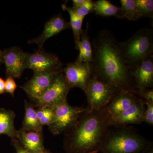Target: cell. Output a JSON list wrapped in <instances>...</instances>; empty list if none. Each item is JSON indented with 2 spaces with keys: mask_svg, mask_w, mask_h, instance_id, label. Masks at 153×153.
<instances>
[{
  "mask_svg": "<svg viewBox=\"0 0 153 153\" xmlns=\"http://www.w3.org/2000/svg\"><path fill=\"white\" fill-rule=\"evenodd\" d=\"M136 7L140 17H153V0H135Z\"/></svg>",
  "mask_w": 153,
  "mask_h": 153,
  "instance_id": "24",
  "label": "cell"
},
{
  "mask_svg": "<svg viewBox=\"0 0 153 153\" xmlns=\"http://www.w3.org/2000/svg\"><path fill=\"white\" fill-rule=\"evenodd\" d=\"M114 127L108 132L100 149L102 153H145L152 144L134 128Z\"/></svg>",
  "mask_w": 153,
  "mask_h": 153,
  "instance_id": "3",
  "label": "cell"
},
{
  "mask_svg": "<svg viewBox=\"0 0 153 153\" xmlns=\"http://www.w3.org/2000/svg\"><path fill=\"white\" fill-rule=\"evenodd\" d=\"M146 108L145 109L144 114L143 122L149 125H153V101H145Z\"/></svg>",
  "mask_w": 153,
  "mask_h": 153,
  "instance_id": "26",
  "label": "cell"
},
{
  "mask_svg": "<svg viewBox=\"0 0 153 153\" xmlns=\"http://www.w3.org/2000/svg\"><path fill=\"white\" fill-rule=\"evenodd\" d=\"M70 89L62 71L57 74L52 85L44 94L35 100L36 104L35 106H53L66 100L67 94Z\"/></svg>",
  "mask_w": 153,
  "mask_h": 153,
  "instance_id": "9",
  "label": "cell"
},
{
  "mask_svg": "<svg viewBox=\"0 0 153 153\" xmlns=\"http://www.w3.org/2000/svg\"><path fill=\"white\" fill-rule=\"evenodd\" d=\"M16 117L13 111L0 108V135H6L11 140L17 139L18 130L14 124Z\"/></svg>",
  "mask_w": 153,
  "mask_h": 153,
  "instance_id": "17",
  "label": "cell"
},
{
  "mask_svg": "<svg viewBox=\"0 0 153 153\" xmlns=\"http://www.w3.org/2000/svg\"><path fill=\"white\" fill-rule=\"evenodd\" d=\"M119 19H126L130 21H136L141 18L138 13L135 0H120Z\"/></svg>",
  "mask_w": 153,
  "mask_h": 153,
  "instance_id": "22",
  "label": "cell"
},
{
  "mask_svg": "<svg viewBox=\"0 0 153 153\" xmlns=\"http://www.w3.org/2000/svg\"><path fill=\"white\" fill-rule=\"evenodd\" d=\"M72 1L73 3V7L72 8L75 9L79 7L81 5H82L85 1V0H73Z\"/></svg>",
  "mask_w": 153,
  "mask_h": 153,
  "instance_id": "30",
  "label": "cell"
},
{
  "mask_svg": "<svg viewBox=\"0 0 153 153\" xmlns=\"http://www.w3.org/2000/svg\"><path fill=\"white\" fill-rule=\"evenodd\" d=\"M68 28H70L69 22L65 21L60 14L56 15L46 22L44 30L39 36L30 40L29 44H37L39 49H42L47 39Z\"/></svg>",
  "mask_w": 153,
  "mask_h": 153,
  "instance_id": "14",
  "label": "cell"
},
{
  "mask_svg": "<svg viewBox=\"0 0 153 153\" xmlns=\"http://www.w3.org/2000/svg\"><path fill=\"white\" fill-rule=\"evenodd\" d=\"M36 107V114L41 125L49 127L55 122V115L52 106L44 105Z\"/></svg>",
  "mask_w": 153,
  "mask_h": 153,
  "instance_id": "23",
  "label": "cell"
},
{
  "mask_svg": "<svg viewBox=\"0 0 153 153\" xmlns=\"http://www.w3.org/2000/svg\"><path fill=\"white\" fill-rule=\"evenodd\" d=\"M88 23L85 30H82L80 36L78 50L79 54L75 62L90 63L92 61V49L90 37L88 36Z\"/></svg>",
  "mask_w": 153,
  "mask_h": 153,
  "instance_id": "19",
  "label": "cell"
},
{
  "mask_svg": "<svg viewBox=\"0 0 153 153\" xmlns=\"http://www.w3.org/2000/svg\"><path fill=\"white\" fill-rule=\"evenodd\" d=\"M17 85L13 77L7 76L5 81V92L10 94L13 97H14L15 91Z\"/></svg>",
  "mask_w": 153,
  "mask_h": 153,
  "instance_id": "27",
  "label": "cell"
},
{
  "mask_svg": "<svg viewBox=\"0 0 153 153\" xmlns=\"http://www.w3.org/2000/svg\"><path fill=\"white\" fill-rule=\"evenodd\" d=\"M105 107L97 110L85 108L75 124L63 133L66 153H97L100 151L111 127L110 117Z\"/></svg>",
  "mask_w": 153,
  "mask_h": 153,
  "instance_id": "2",
  "label": "cell"
},
{
  "mask_svg": "<svg viewBox=\"0 0 153 153\" xmlns=\"http://www.w3.org/2000/svg\"><path fill=\"white\" fill-rule=\"evenodd\" d=\"M62 72L70 89L79 88L86 92L91 78L90 64L84 63H67Z\"/></svg>",
  "mask_w": 153,
  "mask_h": 153,
  "instance_id": "8",
  "label": "cell"
},
{
  "mask_svg": "<svg viewBox=\"0 0 153 153\" xmlns=\"http://www.w3.org/2000/svg\"><path fill=\"white\" fill-rule=\"evenodd\" d=\"M55 121L49 126V130L54 135L63 133L77 122L85 108L69 105L67 100L52 106Z\"/></svg>",
  "mask_w": 153,
  "mask_h": 153,
  "instance_id": "5",
  "label": "cell"
},
{
  "mask_svg": "<svg viewBox=\"0 0 153 153\" xmlns=\"http://www.w3.org/2000/svg\"><path fill=\"white\" fill-rule=\"evenodd\" d=\"M145 153H153V144L151 145Z\"/></svg>",
  "mask_w": 153,
  "mask_h": 153,
  "instance_id": "32",
  "label": "cell"
},
{
  "mask_svg": "<svg viewBox=\"0 0 153 153\" xmlns=\"http://www.w3.org/2000/svg\"><path fill=\"white\" fill-rule=\"evenodd\" d=\"M3 63L2 51L0 49V66Z\"/></svg>",
  "mask_w": 153,
  "mask_h": 153,
  "instance_id": "34",
  "label": "cell"
},
{
  "mask_svg": "<svg viewBox=\"0 0 153 153\" xmlns=\"http://www.w3.org/2000/svg\"><path fill=\"white\" fill-rule=\"evenodd\" d=\"M137 95L145 99V101H153V88H146L138 91Z\"/></svg>",
  "mask_w": 153,
  "mask_h": 153,
  "instance_id": "28",
  "label": "cell"
},
{
  "mask_svg": "<svg viewBox=\"0 0 153 153\" xmlns=\"http://www.w3.org/2000/svg\"><path fill=\"white\" fill-rule=\"evenodd\" d=\"M123 58L130 68L146 57L153 55V31L143 28L127 40L119 42Z\"/></svg>",
  "mask_w": 153,
  "mask_h": 153,
  "instance_id": "4",
  "label": "cell"
},
{
  "mask_svg": "<svg viewBox=\"0 0 153 153\" xmlns=\"http://www.w3.org/2000/svg\"><path fill=\"white\" fill-rule=\"evenodd\" d=\"M117 92L111 85L91 76L85 93L88 102V108L97 110L105 107Z\"/></svg>",
  "mask_w": 153,
  "mask_h": 153,
  "instance_id": "6",
  "label": "cell"
},
{
  "mask_svg": "<svg viewBox=\"0 0 153 153\" xmlns=\"http://www.w3.org/2000/svg\"><path fill=\"white\" fill-rule=\"evenodd\" d=\"M62 8L63 10L68 12L70 16V22H69V24L70 28H71L73 31L75 41V48L77 50H78L80 36L82 31V22L84 19L77 16L74 13L72 8L68 7L65 4H63L62 5Z\"/></svg>",
  "mask_w": 153,
  "mask_h": 153,
  "instance_id": "21",
  "label": "cell"
},
{
  "mask_svg": "<svg viewBox=\"0 0 153 153\" xmlns=\"http://www.w3.org/2000/svg\"><path fill=\"white\" fill-rule=\"evenodd\" d=\"M36 153H52L50 151L46 149H44L42 150L40 152H38Z\"/></svg>",
  "mask_w": 153,
  "mask_h": 153,
  "instance_id": "33",
  "label": "cell"
},
{
  "mask_svg": "<svg viewBox=\"0 0 153 153\" xmlns=\"http://www.w3.org/2000/svg\"><path fill=\"white\" fill-rule=\"evenodd\" d=\"M141 100L128 91H120L115 94L105 108L110 117H114Z\"/></svg>",
  "mask_w": 153,
  "mask_h": 153,
  "instance_id": "15",
  "label": "cell"
},
{
  "mask_svg": "<svg viewBox=\"0 0 153 153\" xmlns=\"http://www.w3.org/2000/svg\"><path fill=\"white\" fill-rule=\"evenodd\" d=\"M17 140L25 149L32 153H36L45 149L43 132L18 130Z\"/></svg>",
  "mask_w": 153,
  "mask_h": 153,
  "instance_id": "16",
  "label": "cell"
},
{
  "mask_svg": "<svg viewBox=\"0 0 153 153\" xmlns=\"http://www.w3.org/2000/svg\"><path fill=\"white\" fill-rule=\"evenodd\" d=\"M93 12L97 16H114L119 19L120 7L115 6L108 0H98L94 2Z\"/></svg>",
  "mask_w": 153,
  "mask_h": 153,
  "instance_id": "20",
  "label": "cell"
},
{
  "mask_svg": "<svg viewBox=\"0 0 153 153\" xmlns=\"http://www.w3.org/2000/svg\"><path fill=\"white\" fill-rule=\"evenodd\" d=\"M130 71L138 92L146 88H153V55L141 60L131 68Z\"/></svg>",
  "mask_w": 153,
  "mask_h": 153,
  "instance_id": "11",
  "label": "cell"
},
{
  "mask_svg": "<svg viewBox=\"0 0 153 153\" xmlns=\"http://www.w3.org/2000/svg\"><path fill=\"white\" fill-rule=\"evenodd\" d=\"M59 58L53 53L39 49L33 53H27L24 69H30L34 72H50L62 69Z\"/></svg>",
  "mask_w": 153,
  "mask_h": 153,
  "instance_id": "7",
  "label": "cell"
},
{
  "mask_svg": "<svg viewBox=\"0 0 153 153\" xmlns=\"http://www.w3.org/2000/svg\"><path fill=\"white\" fill-rule=\"evenodd\" d=\"M145 101L142 99L114 117H110L111 126L118 127L131 124H140L143 122Z\"/></svg>",
  "mask_w": 153,
  "mask_h": 153,
  "instance_id": "13",
  "label": "cell"
},
{
  "mask_svg": "<svg viewBox=\"0 0 153 153\" xmlns=\"http://www.w3.org/2000/svg\"><path fill=\"white\" fill-rule=\"evenodd\" d=\"M62 70L63 69L50 72H34L33 77L20 88L35 100L44 94Z\"/></svg>",
  "mask_w": 153,
  "mask_h": 153,
  "instance_id": "10",
  "label": "cell"
},
{
  "mask_svg": "<svg viewBox=\"0 0 153 153\" xmlns=\"http://www.w3.org/2000/svg\"><path fill=\"white\" fill-rule=\"evenodd\" d=\"M27 53L19 47H12L2 51L3 63L6 66L7 76L18 78L22 75Z\"/></svg>",
  "mask_w": 153,
  "mask_h": 153,
  "instance_id": "12",
  "label": "cell"
},
{
  "mask_svg": "<svg viewBox=\"0 0 153 153\" xmlns=\"http://www.w3.org/2000/svg\"><path fill=\"white\" fill-rule=\"evenodd\" d=\"M91 76L111 85L117 91L123 90L137 95L130 68L124 60L119 42L109 30L102 29L91 43Z\"/></svg>",
  "mask_w": 153,
  "mask_h": 153,
  "instance_id": "1",
  "label": "cell"
},
{
  "mask_svg": "<svg viewBox=\"0 0 153 153\" xmlns=\"http://www.w3.org/2000/svg\"><path fill=\"white\" fill-rule=\"evenodd\" d=\"M25 117L21 129L26 131L43 132V126L38 120L35 105L25 100Z\"/></svg>",
  "mask_w": 153,
  "mask_h": 153,
  "instance_id": "18",
  "label": "cell"
},
{
  "mask_svg": "<svg viewBox=\"0 0 153 153\" xmlns=\"http://www.w3.org/2000/svg\"><path fill=\"white\" fill-rule=\"evenodd\" d=\"M12 144L16 151V153H32L25 149L17 139L12 140Z\"/></svg>",
  "mask_w": 153,
  "mask_h": 153,
  "instance_id": "29",
  "label": "cell"
},
{
  "mask_svg": "<svg viewBox=\"0 0 153 153\" xmlns=\"http://www.w3.org/2000/svg\"><path fill=\"white\" fill-rule=\"evenodd\" d=\"M5 92V81L0 77V94H3Z\"/></svg>",
  "mask_w": 153,
  "mask_h": 153,
  "instance_id": "31",
  "label": "cell"
},
{
  "mask_svg": "<svg viewBox=\"0 0 153 153\" xmlns=\"http://www.w3.org/2000/svg\"><path fill=\"white\" fill-rule=\"evenodd\" d=\"M94 2L91 0H85L84 3L77 8L73 9L78 17L84 19L85 16L93 12Z\"/></svg>",
  "mask_w": 153,
  "mask_h": 153,
  "instance_id": "25",
  "label": "cell"
}]
</instances>
